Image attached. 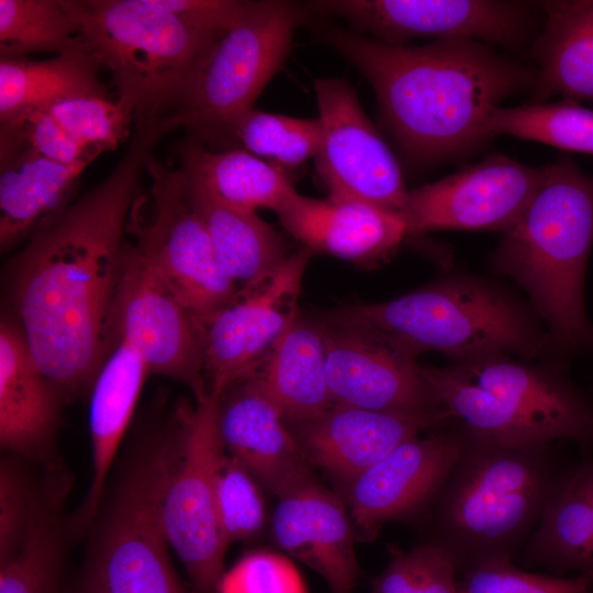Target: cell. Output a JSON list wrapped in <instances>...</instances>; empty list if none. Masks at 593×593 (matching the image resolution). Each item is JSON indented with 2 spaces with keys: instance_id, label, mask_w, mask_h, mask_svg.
<instances>
[{
  "instance_id": "7402d4cb",
  "label": "cell",
  "mask_w": 593,
  "mask_h": 593,
  "mask_svg": "<svg viewBox=\"0 0 593 593\" xmlns=\"http://www.w3.org/2000/svg\"><path fill=\"white\" fill-rule=\"evenodd\" d=\"M59 395L37 368L8 313L0 323V445L10 455L47 463L54 455Z\"/></svg>"
},
{
  "instance_id": "1f68e13d",
  "label": "cell",
  "mask_w": 593,
  "mask_h": 593,
  "mask_svg": "<svg viewBox=\"0 0 593 593\" xmlns=\"http://www.w3.org/2000/svg\"><path fill=\"white\" fill-rule=\"evenodd\" d=\"M488 128L492 137L512 135L593 155V109L570 99L496 107L490 114Z\"/></svg>"
},
{
  "instance_id": "d4e9b609",
  "label": "cell",
  "mask_w": 593,
  "mask_h": 593,
  "mask_svg": "<svg viewBox=\"0 0 593 593\" xmlns=\"http://www.w3.org/2000/svg\"><path fill=\"white\" fill-rule=\"evenodd\" d=\"M0 154V247L4 251L70 204L88 164L55 163L22 145H1Z\"/></svg>"
},
{
  "instance_id": "ffe728a7",
  "label": "cell",
  "mask_w": 593,
  "mask_h": 593,
  "mask_svg": "<svg viewBox=\"0 0 593 593\" xmlns=\"http://www.w3.org/2000/svg\"><path fill=\"white\" fill-rule=\"evenodd\" d=\"M217 424L225 451L277 497L314 479L312 463L254 372L219 396Z\"/></svg>"
},
{
  "instance_id": "9a60e30c",
  "label": "cell",
  "mask_w": 593,
  "mask_h": 593,
  "mask_svg": "<svg viewBox=\"0 0 593 593\" xmlns=\"http://www.w3.org/2000/svg\"><path fill=\"white\" fill-rule=\"evenodd\" d=\"M546 167L492 155L435 182L407 191L400 215L407 233L495 230L505 233L542 184Z\"/></svg>"
},
{
  "instance_id": "cb8c5ba5",
  "label": "cell",
  "mask_w": 593,
  "mask_h": 593,
  "mask_svg": "<svg viewBox=\"0 0 593 593\" xmlns=\"http://www.w3.org/2000/svg\"><path fill=\"white\" fill-rule=\"evenodd\" d=\"M180 168L189 201L224 273L239 289L257 287L275 275L290 256L282 236L256 212L222 201L183 157Z\"/></svg>"
},
{
  "instance_id": "3957f363",
  "label": "cell",
  "mask_w": 593,
  "mask_h": 593,
  "mask_svg": "<svg viewBox=\"0 0 593 593\" xmlns=\"http://www.w3.org/2000/svg\"><path fill=\"white\" fill-rule=\"evenodd\" d=\"M77 40L112 75L135 122L161 121L193 94L236 0H66Z\"/></svg>"
},
{
  "instance_id": "5b68a950",
  "label": "cell",
  "mask_w": 593,
  "mask_h": 593,
  "mask_svg": "<svg viewBox=\"0 0 593 593\" xmlns=\"http://www.w3.org/2000/svg\"><path fill=\"white\" fill-rule=\"evenodd\" d=\"M593 246V176L569 157L546 177L493 254V265L526 290L545 320L548 345L560 353L593 349L584 307L585 270Z\"/></svg>"
},
{
  "instance_id": "7a4b0ae2",
  "label": "cell",
  "mask_w": 593,
  "mask_h": 593,
  "mask_svg": "<svg viewBox=\"0 0 593 593\" xmlns=\"http://www.w3.org/2000/svg\"><path fill=\"white\" fill-rule=\"evenodd\" d=\"M322 38L368 79L381 121L405 157L432 164L466 155L492 138L501 101L532 89L537 71L470 38L423 46L379 41L339 27Z\"/></svg>"
},
{
  "instance_id": "603a6c76",
  "label": "cell",
  "mask_w": 593,
  "mask_h": 593,
  "mask_svg": "<svg viewBox=\"0 0 593 593\" xmlns=\"http://www.w3.org/2000/svg\"><path fill=\"white\" fill-rule=\"evenodd\" d=\"M277 214L286 231L312 253L359 264L385 257L409 235L400 214L329 197L317 200L296 192Z\"/></svg>"
},
{
  "instance_id": "f546056e",
  "label": "cell",
  "mask_w": 593,
  "mask_h": 593,
  "mask_svg": "<svg viewBox=\"0 0 593 593\" xmlns=\"http://www.w3.org/2000/svg\"><path fill=\"white\" fill-rule=\"evenodd\" d=\"M98 64L83 49L44 60L0 58V122L71 97L107 96Z\"/></svg>"
},
{
  "instance_id": "ba28073f",
  "label": "cell",
  "mask_w": 593,
  "mask_h": 593,
  "mask_svg": "<svg viewBox=\"0 0 593 593\" xmlns=\"http://www.w3.org/2000/svg\"><path fill=\"white\" fill-rule=\"evenodd\" d=\"M178 423L176 409L139 443L102 499L90 525L81 593H184L170 564L160 515Z\"/></svg>"
},
{
  "instance_id": "f1b7e54d",
  "label": "cell",
  "mask_w": 593,
  "mask_h": 593,
  "mask_svg": "<svg viewBox=\"0 0 593 593\" xmlns=\"http://www.w3.org/2000/svg\"><path fill=\"white\" fill-rule=\"evenodd\" d=\"M591 450L582 449L522 547L529 564L557 572L593 573V497L590 481Z\"/></svg>"
},
{
  "instance_id": "277c9868",
  "label": "cell",
  "mask_w": 593,
  "mask_h": 593,
  "mask_svg": "<svg viewBox=\"0 0 593 593\" xmlns=\"http://www.w3.org/2000/svg\"><path fill=\"white\" fill-rule=\"evenodd\" d=\"M465 434V433H463ZM433 506L435 535L457 573L522 549L573 466L551 445H504L466 435Z\"/></svg>"
},
{
  "instance_id": "2e32d148",
  "label": "cell",
  "mask_w": 593,
  "mask_h": 593,
  "mask_svg": "<svg viewBox=\"0 0 593 593\" xmlns=\"http://www.w3.org/2000/svg\"><path fill=\"white\" fill-rule=\"evenodd\" d=\"M312 251L291 254L268 280L239 289L235 300L203 328L206 391L220 396L254 372L298 316V296Z\"/></svg>"
},
{
  "instance_id": "44dd1931",
  "label": "cell",
  "mask_w": 593,
  "mask_h": 593,
  "mask_svg": "<svg viewBox=\"0 0 593 593\" xmlns=\"http://www.w3.org/2000/svg\"><path fill=\"white\" fill-rule=\"evenodd\" d=\"M276 545L315 571L331 593H353L358 577L354 525L340 499L316 479L277 497Z\"/></svg>"
},
{
  "instance_id": "7c38bea8",
  "label": "cell",
  "mask_w": 593,
  "mask_h": 593,
  "mask_svg": "<svg viewBox=\"0 0 593 593\" xmlns=\"http://www.w3.org/2000/svg\"><path fill=\"white\" fill-rule=\"evenodd\" d=\"M112 336L126 344L148 374L175 379L194 399L206 393L203 328L135 250L126 236L124 265L113 314Z\"/></svg>"
},
{
  "instance_id": "6da1fadb",
  "label": "cell",
  "mask_w": 593,
  "mask_h": 593,
  "mask_svg": "<svg viewBox=\"0 0 593 593\" xmlns=\"http://www.w3.org/2000/svg\"><path fill=\"white\" fill-rule=\"evenodd\" d=\"M164 135L157 123H135L111 174L33 234L9 262L8 314L63 403L90 393L115 346L112 314L126 224L146 161Z\"/></svg>"
},
{
  "instance_id": "83f0119b",
  "label": "cell",
  "mask_w": 593,
  "mask_h": 593,
  "mask_svg": "<svg viewBox=\"0 0 593 593\" xmlns=\"http://www.w3.org/2000/svg\"><path fill=\"white\" fill-rule=\"evenodd\" d=\"M254 374L287 424L328 410L334 402L326 377L324 323L298 314Z\"/></svg>"
},
{
  "instance_id": "8d00e7d4",
  "label": "cell",
  "mask_w": 593,
  "mask_h": 593,
  "mask_svg": "<svg viewBox=\"0 0 593 593\" xmlns=\"http://www.w3.org/2000/svg\"><path fill=\"white\" fill-rule=\"evenodd\" d=\"M389 561L370 593H459L451 556L427 540L410 550L391 547Z\"/></svg>"
},
{
  "instance_id": "4fadbf2b",
  "label": "cell",
  "mask_w": 593,
  "mask_h": 593,
  "mask_svg": "<svg viewBox=\"0 0 593 593\" xmlns=\"http://www.w3.org/2000/svg\"><path fill=\"white\" fill-rule=\"evenodd\" d=\"M314 89L322 126L315 166L329 198L400 214L409 191L402 170L353 87L339 78H318Z\"/></svg>"
},
{
  "instance_id": "52a82bcc",
  "label": "cell",
  "mask_w": 593,
  "mask_h": 593,
  "mask_svg": "<svg viewBox=\"0 0 593 593\" xmlns=\"http://www.w3.org/2000/svg\"><path fill=\"white\" fill-rule=\"evenodd\" d=\"M327 323L370 333L416 357L438 351L452 361L488 355L532 357L548 345L525 310L482 281L451 279L381 303L348 305Z\"/></svg>"
},
{
  "instance_id": "9c48e42d",
  "label": "cell",
  "mask_w": 593,
  "mask_h": 593,
  "mask_svg": "<svg viewBox=\"0 0 593 593\" xmlns=\"http://www.w3.org/2000/svg\"><path fill=\"white\" fill-rule=\"evenodd\" d=\"M304 7L291 1H245L217 42L189 101L159 121L166 133L186 128L213 152L233 149L236 128L289 54Z\"/></svg>"
},
{
  "instance_id": "5bb4252c",
  "label": "cell",
  "mask_w": 593,
  "mask_h": 593,
  "mask_svg": "<svg viewBox=\"0 0 593 593\" xmlns=\"http://www.w3.org/2000/svg\"><path fill=\"white\" fill-rule=\"evenodd\" d=\"M305 8L338 16L371 37L403 44L413 37L470 38L516 48L530 38L529 5L499 0H318Z\"/></svg>"
},
{
  "instance_id": "30bf717a",
  "label": "cell",
  "mask_w": 593,
  "mask_h": 593,
  "mask_svg": "<svg viewBox=\"0 0 593 593\" xmlns=\"http://www.w3.org/2000/svg\"><path fill=\"white\" fill-rule=\"evenodd\" d=\"M145 170L149 194H138L126 224L130 243L203 327L232 303L239 288L224 273L192 208L181 168L154 155Z\"/></svg>"
},
{
  "instance_id": "d590c367",
  "label": "cell",
  "mask_w": 593,
  "mask_h": 593,
  "mask_svg": "<svg viewBox=\"0 0 593 593\" xmlns=\"http://www.w3.org/2000/svg\"><path fill=\"white\" fill-rule=\"evenodd\" d=\"M46 110L78 143L98 155L115 149L130 136L132 109L108 96H80L59 100Z\"/></svg>"
},
{
  "instance_id": "b9f144b4",
  "label": "cell",
  "mask_w": 593,
  "mask_h": 593,
  "mask_svg": "<svg viewBox=\"0 0 593 593\" xmlns=\"http://www.w3.org/2000/svg\"><path fill=\"white\" fill-rule=\"evenodd\" d=\"M217 593H307L292 560L268 550L253 551L224 572Z\"/></svg>"
},
{
  "instance_id": "4dcf8cb0",
  "label": "cell",
  "mask_w": 593,
  "mask_h": 593,
  "mask_svg": "<svg viewBox=\"0 0 593 593\" xmlns=\"http://www.w3.org/2000/svg\"><path fill=\"white\" fill-rule=\"evenodd\" d=\"M181 157L222 201L240 210L277 213L298 192L282 168L243 148L213 152L189 138Z\"/></svg>"
},
{
  "instance_id": "4316f807",
  "label": "cell",
  "mask_w": 593,
  "mask_h": 593,
  "mask_svg": "<svg viewBox=\"0 0 593 593\" xmlns=\"http://www.w3.org/2000/svg\"><path fill=\"white\" fill-rule=\"evenodd\" d=\"M544 24L533 45L537 63L529 103L561 96L593 103V0L540 2Z\"/></svg>"
},
{
  "instance_id": "ac0fdd59",
  "label": "cell",
  "mask_w": 593,
  "mask_h": 593,
  "mask_svg": "<svg viewBox=\"0 0 593 593\" xmlns=\"http://www.w3.org/2000/svg\"><path fill=\"white\" fill-rule=\"evenodd\" d=\"M324 325L326 377L334 404L401 414L440 409L415 357L370 333Z\"/></svg>"
},
{
  "instance_id": "d6a6232c",
  "label": "cell",
  "mask_w": 593,
  "mask_h": 593,
  "mask_svg": "<svg viewBox=\"0 0 593 593\" xmlns=\"http://www.w3.org/2000/svg\"><path fill=\"white\" fill-rule=\"evenodd\" d=\"M81 48L66 0H0V57Z\"/></svg>"
},
{
  "instance_id": "836d02e7",
  "label": "cell",
  "mask_w": 593,
  "mask_h": 593,
  "mask_svg": "<svg viewBox=\"0 0 593 593\" xmlns=\"http://www.w3.org/2000/svg\"><path fill=\"white\" fill-rule=\"evenodd\" d=\"M237 144L280 168H294L316 157L322 143L318 118L302 119L250 110L236 128Z\"/></svg>"
},
{
  "instance_id": "e575fe53",
  "label": "cell",
  "mask_w": 593,
  "mask_h": 593,
  "mask_svg": "<svg viewBox=\"0 0 593 593\" xmlns=\"http://www.w3.org/2000/svg\"><path fill=\"white\" fill-rule=\"evenodd\" d=\"M264 486L225 450L215 473V502L221 535L226 547L258 536L267 523Z\"/></svg>"
},
{
  "instance_id": "8992f818",
  "label": "cell",
  "mask_w": 593,
  "mask_h": 593,
  "mask_svg": "<svg viewBox=\"0 0 593 593\" xmlns=\"http://www.w3.org/2000/svg\"><path fill=\"white\" fill-rule=\"evenodd\" d=\"M440 407L469 437L504 445L572 441L593 449V403L561 365H530L508 355L421 366Z\"/></svg>"
},
{
  "instance_id": "74e56055",
  "label": "cell",
  "mask_w": 593,
  "mask_h": 593,
  "mask_svg": "<svg viewBox=\"0 0 593 593\" xmlns=\"http://www.w3.org/2000/svg\"><path fill=\"white\" fill-rule=\"evenodd\" d=\"M0 466V564L13 558L51 514L20 457Z\"/></svg>"
},
{
  "instance_id": "7bdbcfd3",
  "label": "cell",
  "mask_w": 593,
  "mask_h": 593,
  "mask_svg": "<svg viewBox=\"0 0 593 593\" xmlns=\"http://www.w3.org/2000/svg\"><path fill=\"white\" fill-rule=\"evenodd\" d=\"M590 481H591V489H592V497H593V457L590 458Z\"/></svg>"
},
{
  "instance_id": "60d3db41",
  "label": "cell",
  "mask_w": 593,
  "mask_h": 593,
  "mask_svg": "<svg viewBox=\"0 0 593 593\" xmlns=\"http://www.w3.org/2000/svg\"><path fill=\"white\" fill-rule=\"evenodd\" d=\"M0 135V145H22L64 165H89L99 156L71 137L46 110L2 123Z\"/></svg>"
},
{
  "instance_id": "e0dca14e",
  "label": "cell",
  "mask_w": 593,
  "mask_h": 593,
  "mask_svg": "<svg viewBox=\"0 0 593 593\" xmlns=\"http://www.w3.org/2000/svg\"><path fill=\"white\" fill-rule=\"evenodd\" d=\"M455 424L399 445L347 488L349 515L359 536L371 539L383 524L407 521L432 508L465 446Z\"/></svg>"
},
{
  "instance_id": "8fae6325",
  "label": "cell",
  "mask_w": 593,
  "mask_h": 593,
  "mask_svg": "<svg viewBox=\"0 0 593 593\" xmlns=\"http://www.w3.org/2000/svg\"><path fill=\"white\" fill-rule=\"evenodd\" d=\"M179 405V423L165 477L160 515L169 546L198 593H217L225 546L217 519L215 473L224 452L219 396L206 392Z\"/></svg>"
},
{
  "instance_id": "ab89813d",
  "label": "cell",
  "mask_w": 593,
  "mask_h": 593,
  "mask_svg": "<svg viewBox=\"0 0 593 593\" xmlns=\"http://www.w3.org/2000/svg\"><path fill=\"white\" fill-rule=\"evenodd\" d=\"M61 540L51 513L22 549L1 564L0 593H54Z\"/></svg>"
},
{
  "instance_id": "484cf974",
  "label": "cell",
  "mask_w": 593,
  "mask_h": 593,
  "mask_svg": "<svg viewBox=\"0 0 593 593\" xmlns=\"http://www.w3.org/2000/svg\"><path fill=\"white\" fill-rule=\"evenodd\" d=\"M147 369L126 344L116 343L90 391L89 430L92 477L75 516V528L87 530L104 495L109 474L131 422Z\"/></svg>"
},
{
  "instance_id": "d6986e66",
  "label": "cell",
  "mask_w": 593,
  "mask_h": 593,
  "mask_svg": "<svg viewBox=\"0 0 593 593\" xmlns=\"http://www.w3.org/2000/svg\"><path fill=\"white\" fill-rule=\"evenodd\" d=\"M452 423L444 407L423 414H401L334 404L311 419L288 426L312 466L347 488L402 443L425 429Z\"/></svg>"
},
{
  "instance_id": "f35d334b",
  "label": "cell",
  "mask_w": 593,
  "mask_h": 593,
  "mask_svg": "<svg viewBox=\"0 0 593 593\" xmlns=\"http://www.w3.org/2000/svg\"><path fill=\"white\" fill-rule=\"evenodd\" d=\"M460 573L459 593H593V573L570 578L530 573L510 557L490 558Z\"/></svg>"
}]
</instances>
